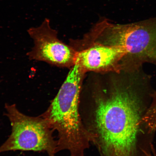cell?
<instances>
[{
	"label": "cell",
	"mask_w": 156,
	"mask_h": 156,
	"mask_svg": "<svg viewBox=\"0 0 156 156\" xmlns=\"http://www.w3.org/2000/svg\"><path fill=\"white\" fill-rule=\"evenodd\" d=\"M5 115L11 123L10 135L0 146V153L11 151L45 152L48 156H55L57 140L54 130L41 116L31 117L23 114L15 104H5Z\"/></svg>",
	"instance_id": "cell-4"
},
{
	"label": "cell",
	"mask_w": 156,
	"mask_h": 156,
	"mask_svg": "<svg viewBox=\"0 0 156 156\" xmlns=\"http://www.w3.org/2000/svg\"><path fill=\"white\" fill-rule=\"evenodd\" d=\"M27 32L34 44L27 54L29 59L58 67L74 65L77 52L58 40L57 32L51 27L49 19H45L40 26L32 27Z\"/></svg>",
	"instance_id": "cell-5"
},
{
	"label": "cell",
	"mask_w": 156,
	"mask_h": 156,
	"mask_svg": "<svg viewBox=\"0 0 156 156\" xmlns=\"http://www.w3.org/2000/svg\"><path fill=\"white\" fill-rule=\"evenodd\" d=\"M151 79L136 73L132 82L94 89L80 97L82 119L100 156H142L140 146Z\"/></svg>",
	"instance_id": "cell-1"
},
{
	"label": "cell",
	"mask_w": 156,
	"mask_h": 156,
	"mask_svg": "<svg viewBox=\"0 0 156 156\" xmlns=\"http://www.w3.org/2000/svg\"><path fill=\"white\" fill-rule=\"evenodd\" d=\"M126 53L119 47L93 44L77 52L75 63L85 72L119 71L124 68Z\"/></svg>",
	"instance_id": "cell-6"
},
{
	"label": "cell",
	"mask_w": 156,
	"mask_h": 156,
	"mask_svg": "<svg viewBox=\"0 0 156 156\" xmlns=\"http://www.w3.org/2000/svg\"><path fill=\"white\" fill-rule=\"evenodd\" d=\"M87 37L92 44L123 49L126 69H139L145 63L156 65V17L126 24H112L103 17Z\"/></svg>",
	"instance_id": "cell-3"
},
{
	"label": "cell",
	"mask_w": 156,
	"mask_h": 156,
	"mask_svg": "<svg viewBox=\"0 0 156 156\" xmlns=\"http://www.w3.org/2000/svg\"><path fill=\"white\" fill-rule=\"evenodd\" d=\"M83 75L79 68H71L47 110L41 115L57 132L58 153L66 151L70 156H85L94 142L80 113Z\"/></svg>",
	"instance_id": "cell-2"
},
{
	"label": "cell",
	"mask_w": 156,
	"mask_h": 156,
	"mask_svg": "<svg viewBox=\"0 0 156 156\" xmlns=\"http://www.w3.org/2000/svg\"><path fill=\"white\" fill-rule=\"evenodd\" d=\"M151 147L152 153H149V152H147L144 151V150H143V153L145 155V156H156L155 152L154 151V149L153 145H151Z\"/></svg>",
	"instance_id": "cell-7"
}]
</instances>
